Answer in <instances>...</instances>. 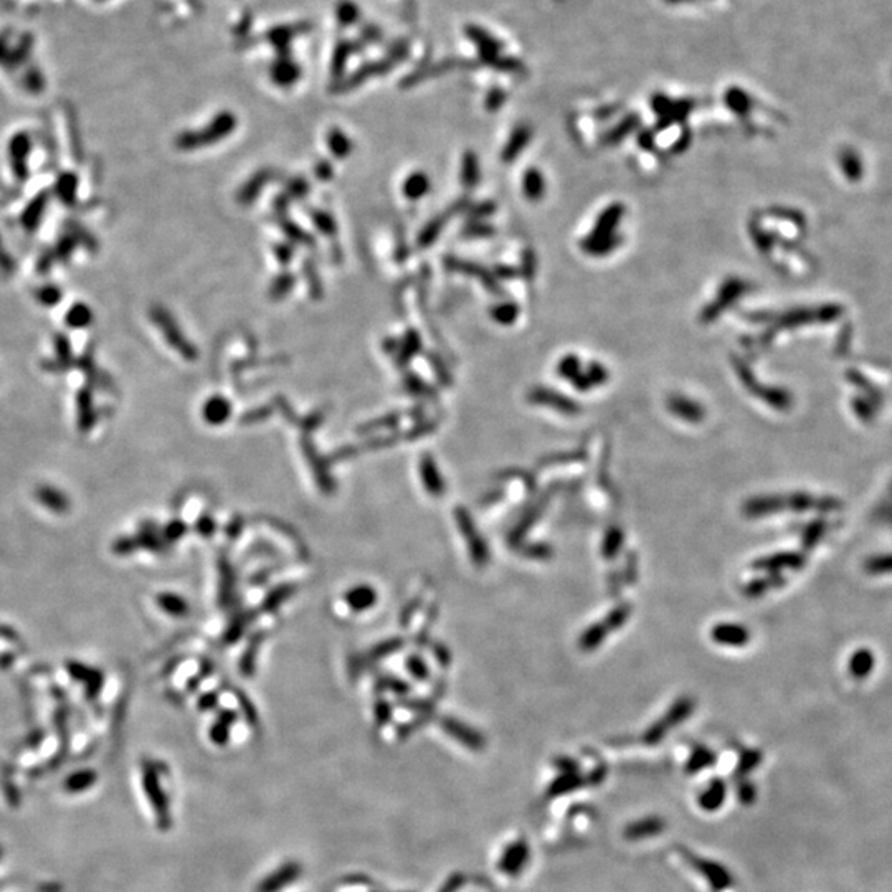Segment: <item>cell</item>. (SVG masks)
I'll list each match as a JSON object with an SVG mask.
<instances>
[{
	"label": "cell",
	"instance_id": "cell-45",
	"mask_svg": "<svg viewBox=\"0 0 892 892\" xmlns=\"http://www.w3.org/2000/svg\"><path fill=\"white\" fill-rule=\"evenodd\" d=\"M476 181H478V164L471 154H468L466 159H464L463 182L466 184V186H473Z\"/></svg>",
	"mask_w": 892,
	"mask_h": 892
},
{
	"label": "cell",
	"instance_id": "cell-20",
	"mask_svg": "<svg viewBox=\"0 0 892 892\" xmlns=\"http://www.w3.org/2000/svg\"><path fill=\"white\" fill-rule=\"evenodd\" d=\"M608 635H610V631H608V628L605 626L603 621L593 623V625H590L587 630L582 633V636H580V640H578V646L580 649H583V651H593V649H596L601 645V643H603V640Z\"/></svg>",
	"mask_w": 892,
	"mask_h": 892
},
{
	"label": "cell",
	"instance_id": "cell-29",
	"mask_svg": "<svg viewBox=\"0 0 892 892\" xmlns=\"http://www.w3.org/2000/svg\"><path fill=\"white\" fill-rule=\"evenodd\" d=\"M726 796V785L721 782V780H716L709 785V788L704 791V795L701 796V805L704 806L706 810H716L717 806H721L722 801H724Z\"/></svg>",
	"mask_w": 892,
	"mask_h": 892
},
{
	"label": "cell",
	"instance_id": "cell-51",
	"mask_svg": "<svg viewBox=\"0 0 892 892\" xmlns=\"http://www.w3.org/2000/svg\"><path fill=\"white\" fill-rule=\"evenodd\" d=\"M364 36H366L367 40L376 41V40H379V39H380V31H379V30L374 31V27H367L366 30H364Z\"/></svg>",
	"mask_w": 892,
	"mask_h": 892
},
{
	"label": "cell",
	"instance_id": "cell-24",
	"mask_svg": "<svg viewBox=\"0 0 892 892\" xmlns=\"http://www.w3.org/2000/svg\"><path fill=\"white\" fill-rule=\"evenodd\" d=\"M230 411H231V406L229 400L224 397H212L207 402V405H205L204 415L209 424L219 425L221 424V421H225L226 419H229Z\"/></svg>",
	"mask_w": 892,
	"mask_h": 892
},
{
	"label": "cell",
	"instance_id": "cell-23",
	"mask_svg": "<svg viewBox=\"0 0 892 892\" xmlns=\"http://www.w3.org/2000/svg\"><path fill=\"white\" fill-rule=\"evenodd\" d=\"M430 190V179L424 172H414L406 177L404 184V195L410 200H419L425 197Z\"/></svg>",
	"mask_w": 892,
	"mask_h": 892
},
{
	"label": "cell",
	"instance_id": "cell-8",
	"mask_svg": "<svg viewBox=\"0 0 892 892\" xmlns=\"http://www.w3.org/2000/svg\"><path fill=\"white\" fill-rule=\"evenodd\" d=\"M311 30V24L301 22V24H293V25H281V27H274L270 31H268L266 40L276 49L279 56H288L289 54V44H291L294 36H298L304 31Z\"/></svg>",
	"mask_w": 892,
	"mask_h": 892
},
{
	"label": "cell",
	"instance_id": "cell-12",
	"mask_svg": "<svg viewBox=\"0 0 892 892\" xmlns=\"http://www.w3.org/2000/svg\"><path fill=\"white\" fill-rule=\"evenodd\" d=\"M301 76L299 66L288 56H279L271 66V80L281 88H288L296 83Z\"/></svg>",
	"mask_w": 892,
	"mask_h": 892
},
{
	"label": "cell",
	"instance_id": "cell-30",
	"mask_svg": "<svg viewBox=\"0 0 892 892\" xmlns=\"http://www.w3.org/2000/svg\"><path fill=\"white\" fill-rule=\"evenodd\" d=\"M294 284H296V276H294V274L291 273L279 274L270 288V298L273 301H279V299L286 298L288 294L293 291Z\"/></svg>",
	"mask_w": 892,
	"mask_h": 892
},
{
	"label": "cell",
	"instance_id": "cell-28",
	"mask_svg": "<svg viewBox=\"0 0 892 892\" xmlns=\"http://www.w3.org/2000/svg\"><path fill=\"white\" fill-rule=\"evenodd\" d=\"M309 216L316 229H318L324 236H329V239L331 236H336L337 224H336L334 216H332L331 214L324 212V210L313 209V210H309Z\"/></svg>",
	"mask_w": 892,
	"mask_h": 892
},
{
	"label": "cell",
	"instance_id": "cell-26",
	"mask_svg": "<svg viewBox=\"0 0 892 892\" xmlns=\"http://www.w3.org/2000/svg\"><path fill=\"white\" fill-rule=\"evenodd\" d=\"M543 506H546V503H542V501H539V503L532 506V508L529 509V513H527L524 517H522V521L519 522V524H517L516 529L511 532V536H509L511 543H516V546H517V543H519L522 539H524L526 532L529 531L532 526H534V522L537 521V517L541 516V513L543 511Z\"/></svg>",
	"mask_w": 892,
	"mask_h": 892
},
{
	"label": "cell",
	"instance_id": "cell-18",
	"mask_svg": "<svg viewBox=\"0 0 892 892\" xmlns=\"http://www.w3.org/2000/svg\"><path fill=\"white\" fill-rule=\"evenodd\" d=\"M443 726H445V729L450 732L453 737L463 742L464 746L473 748V751H481V748L484 747V738L479 736L478 732H474L473 729H469V727L460 724V722L446 721Z\"/></svg>",
	"mask_w": 892,
	"mask_h": 892
},
{
	"label": "cell",
	"instance_id": "cell-10",
	"mask_svg": "<svg viewBox=\"0 0 892 892\" xmlns=\"http://www.w3.org/2000/svg\"><path fill=\"white\" fill-rule=\"evenodd\" d=\"M805 566V557L800 552H780L770 557L758 558L752 563L757 570H768V572H780L783 568L798 570Z\"/></svg>",
	"mask_w": 892,
	"mask_h": 892
},
{
	"label": "cell",
	"instance_id": "cell-43",
	"mask_svg": "<svg viewBox=\"0 0 892 892\" xmlns=\"http://www.w3.org/2000/svg\"><path fill=\"white\" fill-rule=\"evenodd\" d=\"M712 762H714V753H712L711 751H707V748L704 747L696 748L694 753L689 758L688 770L689 772H696V770H699V768H706L707 765H711Z\"/></svg>",
	"mask_w": 892,
	"mask_h": 892
},
{
	"label": "cell",
	"instance_id": "cell-9",
	"mask_svg": "<svg viewBox=\"0 0 892 892\" xmlns=\"http://www.w3.org/2000/svg\"><path fill=\"white\" fill-rule=\"evenodd\" d=\"M786 509V498L783 496H758L751 498L743 504V514L747 517H762L782 513Z\"/></svg>",
	"mask_w": 892,
	"mask_h": 892
},
{
	"label": "cell",
	"instance_id": "cell-52",
	"mask_svg": "<svg viewBox=\"0 0 892 892\" xmlns=\"http://www.w3.org/2000/svg\"><path fill=\"white\" fill-rule=\"evenodd\" d=\"M671 2H679V0H671Z\"/></svg>",
	"mask_w": 892,
	"mask_h": 892
},
{
	"label": "cell",
	"instance_id": "cell-1",
	"mask_svg": "<svg viewBox=\"0 0 892 892\" xmlns=\"http://www.w3.org/2000/svg\"><path fill=\"white\" fill-rule=\"evenodd\" d=\"M236 128V118L230 111H221L219 116H215L212 123L207 124V128L200 131H190V133L182 134L177 139V146L181 149H197V147H205L210 144L225 139L230 136Z\"/></svg>",
	"mask_w": 892,
	"mask_h": 892
},
{
	"label": "cell",
	"instance_id": "cell-6",
	"mask_svg": "<svg viewBox=\"0 0 892 892\" xmlns=\"http://www.w3.org/2000/svg\"><path fill=\"white\" fill-rule=\"evenodd\" d=\"M279 176V172L276 169H261L258 171L255 176L251 179H248V182L244 184V187L240 189V192L236 194V200L241 205H248L251 202H255L258 199V195L261 194V190L265 189L268 184H271L273 181H276V177Z\"/></svg>",
	"mask_w": 892,
	"mask_h": 892
},
{
	"label": "cell",
	"instance_id": "cell-22",
	"mask_svg": "<svg viewBox=\"0 0 892 892\" xmlns=\"http://www.w3.org/2000/svg\"><path fill=\"white\" fill-rule=\"evenodd\" d=\"M327 147L332 152V156L337 157V159H346L347 156L352 152V141L349 139L344 131L332 128L329 133H327Z\"/></svg>",
	"mask_w": 892,
	"mask_h": 892
},
{
	"label": "cell",
	"instance_id": "cell-47",
	"mask_svg": "<svg viewBox=\"0 0 892 892\" xmlns=\"http://www.w3.org/2000/svg\"><path fill=\"white\" fill-rule=\"evenodd\" d=\"M314 174H316V177L319 179V181L327 182V181H331L332 176H334V171H332V166H331L329 162L321 161L319 164H316Z\"/></svg>",
	"mask_w": 892,
	"mask_h": 892
},
{
	"label": "cell",
	"instance_id": "cell-5",
	"mask_svg": "<svg viewBox=\"0 0 892 892\" xmlns=\"http://www.w3.org/2000/svg\"><path fill=\"white\" fill-rule=\"evenodd\" d=\"M301 873H303V868L301 864L296 861L286 863L283 864L281 868L274 871L268 878H265L260 883V886L256 888V892H279L283 891L286 886L293 884L296 881Z\"/></svg>",
	"mask_w": 892,
	"mask_h": 892
},
{
	"label": "cell",
	"instance_id": "cell-48",
	"mask_svg": "<svg viewBox=\"0 0 892 892\" xmlns=\"http://www.w3.org/2000/svg\"><path fill=\"white\" fill-rule=\"evenodd\" d=\"M161 605H162V608H166L167 611H179V610L182 608L181 601H179L176 596H172V595L161 596Z\"/></svg>",
	"mask_w": 892,
	"mask_h": 892
},
{
	"label": "cell",
	"instance_id": "cell-33",
	"mask_svg": "<svg viewBox=\"0 0 892 892\" xmlns=\"http://www.w3.org/2000/svg\"><path fill=\"white\" fill-rule=\"evenodd\" d=\"M303 274H304L306 281H308V289H309L311 296H313V299H321V296H323V284H321V278H319L318 270H316L314 261L306 260L303 263Z\"/></svg>",
	"mask_w": 892,
	"mask_h": 892
},
{
	"label": "cell",
	"instance_id": "cell-32",
	"mask_svg": "<svg viewBox=\"0 0 892 892\" xmlns=\"http://www.w3.org/2000/svg\"><path fill=\"white\" fill-rule=\"evenodd\" d=\"M351 54H352V45L349 44V41H339V44H337L334 55H332V65H331V71L336 78L342 76Z\"/></svg>",
	"mask_w": 892,
	"mask_h": 892
},
{
	"label": "cell",
	"instance_id": "cell-36",
	"mask_svg": "<svg viewBox=\"0 0 892 892\" xmlns=\"http://www.w3.org/2000/svg\"><path fill=\"white\" fill-rule=\"evenodd\" d=\"M630 615H631V606L626 603H621L618 606H615V608L605 616L603 623H605V626L608 628V631L613 633L615 630H618V628L625 625L628 618H630Z\"/></svg>",
	"mask_w": 892,
	"mask_h": 892
},
{
	"label": "cell",
	"instance_id": "cell-42",
	"mask_svg": "<svg viewBox=\"0 0 892 892\" xmlns=\"http://www.w3.org/2000/svg\"><path fill=\"white\" fill-rule=\"evenodd\" d=\"M866 572L869 573H888L892 572V553L891 556H878L873 558H868L864 563Z\"/></svg>",
	"mask_w": 892,
	"mask_h": 892
},
{
	"label": "cell",
	"instance_id": "cell-27",
	"mask_svg": "<svg viewBox=\"0 0 892 892\" xmlns=\"http://www.w3.org/2000/svg\"><path fill=\"white\" fill-rule=\"evenodd\" d=\"M623 541H625V536H623V531L620 529V527L618 526L610 527L603 537V542H601V553H603V557L605 558L616 557V553H618L620 548L623 547Z\"/></svg>",
	"mask_w": 892,
	"mask_h": 892
},
{
	"label": "cell",
	"instance_id": "cell-34",
	"mask_svg": "<svg viewBox=\"0 0 892 892\" xmlns=\"http://www.w3.org/2000/svg\"><path fill=\"white\" fill-rule=\"evenodd\" d=\"M818 499L808 493H795L786 498V509L795 511V513H805V511L816 509Z\"/></svg>",
	"mask_w": 892,
	"mask_h": 892
},
{
	"label": "cell",
	"instance_id": "cell-14",
	"mask_svg": "<svg viewBox=\"0 0 892 892\" xmlns=\"http://www.w3.org/2000/svg\"><path fill=\"white\" fill-rule=\"evenodd\" d=\"M35 498L40 504L55 514H63L70 509V499L60 489L51 486H40L35 491Z\"/></svg>",
	"mask_w": 892,
	"mask_h": 892
},
{
	"label": "cell",
	"instance_id": "cell-16",
	"mask_svg": "<svg viewBox=\"0 0 892 892\" xmlns=\"http://www.w3.org/2000/svg\"><path fill=\"white\" fill-rule=\"evenodd\" d=\"M68 671L71 673L73 678L83 681L84 686H86V691L89 696H96L98 691L101 689L103 674L99 673L98 669L88 668L80 663H70L68 664Z\"/></svg>",
	"mask_w": 892,
	"mask_h": 892
},
{
	"label": "cell",
	"instance_id": "cell-37",
	"mask_svg": "<svg viewBox=\"0 0 892 892\" xmlns=\"http://www.w3.org/2000/svg\"><path fill=\"white\" fill-rule=\"evenodd\" d=\"M661 821L656 820V818H649V820H643L640 823H635L626 830V836L628 838H643V836H649L654 835L661 830Z\"/></svg>",
	"mask_w": 892,
	"mask_h": 892
},
{
	"label": "cell",
	"instance_id": "cell-46",
	"mask_svg": "<svg viewBox=\"0 0 892 892\" xmlns=\"http://www.w3.org/2000/svg\"><path fill=\"white\" fill-rule=\"evenodd\" d=\"M274 256H276L278 263H281L283 266L289 265L294 258V245L289 244H279L274 246Z\"/></svg>",
	"mask_w": 892,
	"mask_h": 892
},
{
	"label": "cell",
	"instance_id": "cell-21",
	"mask_svg": "<svg viewBox=\"0 0 892 892\" xmlns=\"http://www.w3.org/2000/svg\"><path fill=\"white\" fill-rule=\"evenodd\" d=\"M783 583H785L783 575L778 572H772V575H768V577L756 578V580H752V582H748L746 585V588H743V593H746L747 596H751V598H757V596L768 592L770 588L782 587Z\"/></svg>",
	"mask_w": 892,
	"mask_h": 892
},
{
	"label": "cell",
	"instance_id": "cell-2",
	"mask_svg": "<svg viewBox=\"0 0 892 892\" xmlns=\"http://www.w3.org/2000/svg\"><path fill=\"white\" fill-rule=\"evenodd\" d=\"M406 55H409V46L406 44H400L395 45L394 50L390 51V55L385 58V60H380L376 63H369V65H364L361 70H357L354 75H351L346 80H342L337 88H332L334 93H344L349 91V89L357 88L359 84H362L364 81H367L369 78L379 76V75H387V73L392 70L395 65H399L400 61L405 60Z\"/></svg>",
	"mask_w": 892,
	"mask_h": 892
},
{
	"label": "cell",
	"instance_id": "cell-50",
	"mask_svg": "<svg viewBox=\"0 0 892 892\" xmlns=\"http://www.w3.org/2000/svg\"><path fill=\"white\" fill-rule=\"evenodd\" d=\"M273 204H274V210H276L279 215H284V214H286L288 205H289V197H288L286 194H283V195H279L278 199H274Z\"/></svg>",
	"mask_w": 892,
	"mask_h": 892
},
{
	"label": "cell",
	"instance_id": "cell-35",
	"mask_svg": "<svg viewBox=\"0 0 892 892\" xmlns=\"http://www.w3.org/2000/svg\"><path fill=\"white\" fill-rule=\"evenodd\" d=\"M281 229L284 231V235L291 240V245H306V246H314V239L311 235L306 234L299 229V226L294 224L291 220H283L281 221Z\"/></svg>",
	"mask_w": 892,
	"mask_h": 892
},
{
	"label": "cell",
	"instance_id": "cell-19",
	"mask_svg": "<svg viewBox=\"0 0 892 892\" xmlns=\"http://www.w3.org/2000/svg\"><path fill=\"white\" fill-rule=\"evenodd\" d=\"M460 524L463 527V531L468 534L469 547H471V553H473L474 561H476L478 566H483V563H486V561H488L486 546H484V542L481 541V537H479L478 532L474 531V527L471 524V521H469V517L464 513L460 516Z\"/></svg>",
	"mask_w": 892,
	"mask_h": 892
},
{
	"label": "cell",
	"instance_id": "cell-4",
	"mask_svg": "<svg viewBox=\"0 0 892 892\" xmlns=\"http://www.w3.org/2000/svg\"><path fill=\"white\" fill-rule=\"evenodd\" d=\"M154 319H156V323L161 326L166 339L171 342L174 347H176L177 352L181 354L182 357L189 359V361H195V359H197L199 352L197 349H195V346L184 337L181 329H179V326L174 323V319L166 313V311L164 309L154 311Z\"/></svg>",
	"mask_w": 892,
	"mask_h": 892
},
{
	"label": "cell",
	"instance_id": "cell-41",
	"mask_svg": "<svg viewBox=\"0 0 892 892\" xmlns=\"http://www.w3.org/2000/svg\"><path fill=\"white\" fill-rule=\"evenodd\" d=\"M309 190H311L309 182L304 181V179H301V177H296V179H291V181L286 184L284 194L288 195L289 200H299V199L308 197Z\"/></svg>",
	"mask_w": 892,
	"mask_h": 892
},
{
	"label": "cell",
	"instance_id": "cell-11",
	"mask_svg": "<svg viewBox=\"0 0 892 892\" xmlns=\"http://www.w3.org/2000/svg\"><path fill=\"white\" fill-rule=\"evenodd\" d=\"M466 34H468L469 39H471L474 44H476L478 50H479V55H481V58H483L484 61L494 63V65L499 61L501 44L496 39H493V36H491L488 31H484L483 29L474 27V25H471V27L466 29Z\"/></svg>",
	"mask_w": 892,
	"mask_h": 892
},
{
	"label": "cell",
	"instance_id": "cell-13",
	"mask_svg": "<svg viewBox=\"0 0 892 892\" xmlns=\"http://www.w3.org/2000/svg\"><path fill=\"white\" fill-rule=\"evenodd\" d=\"M529 858V849H527L524 841H517L506 849L503 859H501L499 868L506 874H519L521 869Z\"/></svg>",
	"mask_w": 892,
	"mask_h": 892
},
{
	"label": "cell",
	"instance_id": "cell-17",
	"mask_svg": "<svg viewBox=\"0 0 892 892\" xmlns=\"http://www.w3.org/2000/svg\"><path fill=\"white\" fill-rule=\"evenodd\" d=\"M693 863L696 864V868L699 869V873H703L706 878L709 879V883L714 886L716 889L729 888V886L732 884L729 871H726L724 868H721L719 864L707 863V861H704V859H693Z\"/></svg>",
	"mask_w": 892,
	"mask_h": 892
},
{
	"label": "cell",
	"instance_id": "cell-31",
	"mask_svg": "<svg viewBox=\"0 0 892 892\" xmlns=\"http://www.w3.org/2000/svg\"><path fill=\"white\" fill-rule=\"evenodd\" d=\"M443 225H445V219H443V216H436V219H433L431 221H429L425 229L420 231L419 239H416V246H419V248H429V246H431L433 241H435L438 236H440Z\"/></svg>",
	"mask_w": 892,
	"mask_h": 892
},
{
	"label": "cell",
	"instance_id": "cell-49",
	"mask_svg": "<svg viewBox=\"0 0 892 892\" xmlns=\"http://www.w3.org/2000/svg\"><path fill=\"white\" fill-rule=\"evenodd\" d=\"M757 762H758V753L757 752H746V753H743L742 760H741V765H738V770L756 767Z\"/></svg>",
	"mask_w": 892,
	"mask_h": 892
},
{
	"label": "cell",
	"instance_id": "cell-3",
	"mask_svg": "<svg viewBox=\"0 0 892 892\" xmlns=\"http://www.w3.org/2000/svg\"><path fill=\"white\" fill-rule=\"evenodd\" d=\"M693 711H694V701L689 698H681L671 707H669V711L664 714L663 719L654 722V724L649 727L645 733V742L658 743L659 741H663L668 731L671 729V727L679 726L686 717L691 716V712Z\"/></svg>",
	"mask_w": 892,
	"mask_h": 892
},
{
	"label": "cell",
	"instance_id": "cell-7",
	"mask_svg": "<svg viewBox=\"0 0 892 892\" xmlns=\"http://www.w3.org/2000/svg\"><path fill=\"white\" fill-rule=\"evenodd\" d=\"M711 638L717 645L746 646L751 640V633L746 626L737 623H719L711 630Z\"/></svg>",
	"mask_w": 892,
	"mask_h": 892
},
{
	"label": "cell",
	"instance_id": "cell-39",
	"mask_svg": "<svg viewBox=\"0 0 892 892\" xmlns=\"http://www.w3.org/2000/svg\"><path fill=\"white\" fill-rule=\"evenodd\" d=\"M671 410L689 421H699L703 419V410L698 405L684 402V400H674L671 404Z\"/></svg>",
	"mask_w": 892,
	"mask_h": 892
},
{
	"label": "cell",
	"instance_id": "cell-38",
	"mask_svg": "<svg viewBox=\"0 0 892 892\" xmlns=\"http://www.w3.org/2000/svg\"><path fill=\"white\" fill-rule=\"evenodd\" d=\"M828 529L826 522L825 521H813L810 526H806V529L803 532V537H801V543H803L805 548H811L815 547L818 541L825 536V532Z\"/></svg>",
	"mask_w": 892,
	"mask_h": 892
},
{
	"label": "cell",
	"instance_id": "cell-44",
	"mask_svg": "<svg viewBox=\"0 0 892 892\" xmlns=\"http://www.w3.org/2000/svg\"><path fill=\"white\" fill-rule=\"evenodd\" d=\"M521 552L531 558H537V561H543V558L552 557V553H553L552 547L547 546V543H529V547L522 548Z\"/></svg>",
	"mask_w": 892,
	"mask_h": 892
},
{
	"label": "cell",
	"instance_id": "cell-25",
	"mask_svg": "<svg viewBox=\"0 0 892 892\" xmlns=\"http://www.w3.org/2000/svg\"><path fill=\"white\" fill-rule=\"evenodd\" d=\"M874 668V656L869 649H859L854 653V656L849 661V673L853 678L863 679L873 671Z\"/></svg>",
	"mask_w": 892,
	"mask_h": 892
},
{
	"label": "cell",
	"instance_id": "cell-40",
	"mask_svg": "<svg viewBox=\"0 0 892 892\" xmlns=\"http://www.w3.org/2000/svg\"><path fill=\"white\" fill-rule=\"evenodd\" d=\"M337 20H339L341 25L344 27H349L356 20L359 19V7L356 4L349 2V0H342V2L337 5Z\"/></svg>",
	"mask_w": 892,
	"mask_h": 892
},
{
	"label": "cell",
	"instance_id": "cell-15",
	"mask_svg": "<svg viewBox=\"0 0 892 892\" xmlns=\"http://www.w3.org/2000/svg\"><path fill=\"white\" fill-rule=\"evenodd\" d=\"M421 337L419 332L415 329H410L405 332L404 339L400 341L399 349L395 352V366L399 367H406L409 364L414 361V357L421 351Z\"/></svg>",
	"mask_w": 892,
	"mask_h": 892
}]
</instances>
